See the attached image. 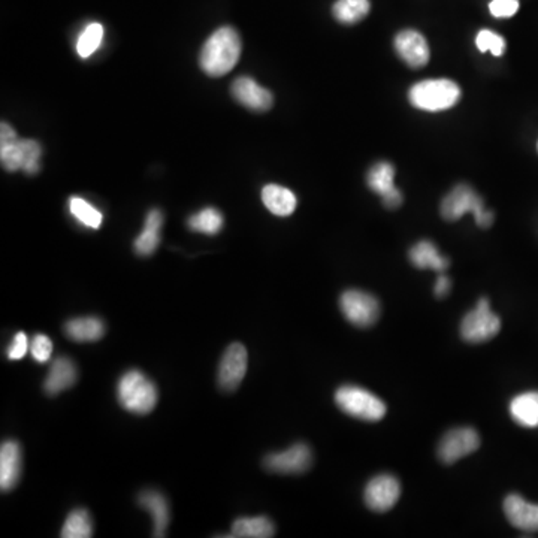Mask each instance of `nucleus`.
Listing matches in <instances>:
<instances>
[{
    "instance_id": "obj_1",
    "label": "nucleus",
    "mask_w": 538,
    "mask_h": 538,
    "mask_svg": "<svg viewBox=\"0 0 538 538\" xmlns=\"http://www.w3.org/2000/svg\"><path fill=\"white\" fill-rule=\"evenodd\" d=\"M241 56V39L232 27H220L206 39L199 56L202 70L210 77L229 74Z\"/></svg>"
},
{
    "instance_id": "obj_2",
    "label": "nucleus",
    "mask_w": 538,
    "mask_h": 538,
    "mask_svg": "<svg viewBox=\"0 0 538 538\" xmlns=\"http://www.w3.org/2000/svg\"><path fill=\"white\" fill-rule=\"evenodd\" d=\"M441 217L446 222H458L465 214L471 213L476 218V223L483 229L492 227V211L485 210V204L480 195L467 183L455 185L441 201Z\"/></svg>"
},
{
    "instance_id": "obj_3",
    "label": "nucleus",
    "mask_w": 538,
    "mask_h": 538,
    "mask_svg": "<svg viewBox=\"0 0 538 538\" xmlns=\"http://www.w3.org/2000/svg\"><path fill=\"white\" fill-rule=\"evenodd\" d=\"M462 91L452 79H425L411 86L408 100L420 111H446L460 100Z\"/></svg>"
},
{
    "instance_id": "obj_4",
    "label": "nucleus",
    "mask_w": 538,
    "mask_h": 538,
    "mask_svg": "<svg viewBox=\"0 0 538 538\" xmlns=\"http://www.w3.org/2000/svg\"><path fill=\"white\" fill-rule=\"evenodd\" d=\"M117 398L121 407L133 415H147L156 407L159 394L150 378L141 371H128L117 385Z\"/></svg>"
},
{
    "instance_id": "obj_5",
    "label": "nucleus",
    "mask_w": 538,
    "mask_h": 538,
    "mask_svg": "<svg viewBox=\"0 0 538 538\" xmlns=\"http://www.w3.org/2000/svg\"><path fill=\"white\" fill-rule=\"evenodd\" d=\"M335 403L345 415L365 422H378L386 415V404L364 387L347 385L335 394Z\"/></svg>"
},
{
    "instance_id": "obj_6",
    "label": "nucleus",
    "mask_w": 538,
    "mask_h": 538,
    "mask_svg": "<svg viewBox=\"0 0 538 538\" xmlns=\"http://www.w3.org/2000/svg\"><path fill=\"white\" fill-rule=\"evenodd\" d=\"M501 331V319L491 310L490 300L481 298L476 309L465 314L460 322V337L469 344H481L497 337Z\"/></svg>"
},
{
    "instance_id": "obj_7",
    "label": "nucleus",
    "mask_w": 538,
    "mask_h": 538,
    "mask_svg": "<svg viewBox=\"0 0 538 538\" xmlns=\"http://www.w3.org/2000/svg\"><path fill=\"white\" fill-rule=\"evenodd\" d=\"M340 309L345 319L358 328H371L380 319V302L371 293L350 289L340 298Z\"/></svg>"
},
{
    "instance_id": "obj_8",
    "label": "nucleus",
    "mask_w": 538,
    "mask_h": 538,
    "mask_svg": "<svg viewBox=\"0 0 538 538\" xmlns=\"http://www.w3.org/2000/svg\"><path fill=\"white\" fill-rule=\"evenodd\" d=\"M479 446L480 437L474 427H455L444 434L437 448V457L443 464L452 465L476 452Z\"/></svg>"
},
{
    "instance_id": "obj_9",
    "label": "nucleus",
    "mask_w": 538,
    "mask_h": 538,
    "mask_svg": "<svg viewBox=\"0 0 538 538\" xmlns=\"http://www.w3.org/2000/svg\"><path fill=\"white\" fill-rule=\"evenodd\" d=\"M366 185L374 194L382 197L387 210H396L403 206V194L395 185V168L389 162H377L366 174Z\"/></svg>"
},
{
    "instance_id": "obj_10",
    "label": "nucleus",
    "mask_w": 538,
    "mask_h": 538,
    "mask_svg": "<svg viewBox=\"0 0 538 538\" xmlns=\"http://www.w3.org/2000/svg\"><path fill=\"white\" fill-rule=\"evenodd\" d=\"M311 464V448L305 443L293 444L284 452L269 453L263 460L265 469L276 474H302Z\"/></svg>"
},
{
    "instance_id": "obj_11",
    "label": "nucleus",
    "mask_w": 538,
    "mask_h": 538,
    "mask_svg": "<svg viewBox=\"0 0 538 538\" xmlns=\"http://www.w3.org/2000/svg\"><path fill=\"white\" fill-rule=\"evenodd\" d=\"M399 497L401 485L398 479L392 474H380L371 479L364 492L366 506L377 513H385L394 509Z\"/></svg>"
},
{
    "instance_id": "obj_12",
    "label": "nucleus",
    "mask_w": 538,
    "mask_h": 538,
    "mask_svg": "<svg viewBox=\"0 0 538 538\" xmlns=\"http://www.w3.org/2000/svg\"><path fill=\"white\" fill-rule=\"evenodd\" d=\"M247 364L248 354L246 347L239 343L230 344L218 365V386L222 387L223 391H237L246 377Z\"/></svg>"
},
{
    "instance_id": "obj_13",
    "label": "nucleus",
    "mask_w": 538,
    "mask_h": 538,
    "mask_svg": "<svg viewBox=\"0 0 538 538\" xmlns=\"http://www.w3.org/2000/svg\"><path fill=\"white\" fill-rule=\"evenodd\" d=\"M42 147L33 140H20L16 147L8 152L0 153V162L9 173L23 171L27 175H35L39 171Z\"/></svg>"
},
{
    "instance_id": "obj_14",
    "label": "nucleus",
    "mask_w": 538,
    "mask_h": 538,
    "mask_svg": "<svg viewBox=\"0 0 538 538\" xmlns=\"http://www.w3.org/2000/svg\"><path fill=\"white\" fill-rule=\"evenodd\" d=\"M395 51L406 65L420 69L429 62V46L427 37L415 29L401 30L395 37Z\"/></svg>"
},
{
    "instance_id": "obj_15",
    "label": "nucleus",
    "mask_w": 538,
    "mask_h": 538,
    "mask_svg": "<svg viewBox=\"0 0 538 538\" xmlns=\"http://www.w3.org/2000/svg\"><path fill=\"white\" fill-rule=\"evenodd\" d=\"M230 93L237 102L251 111H268L274 105V96L271 91L267 90L250 77H239L235 79Z\"/></svg>"
},
{
    "instance_id": "obj_16",
    "label": "nucleus",
    "mask_w": 538,
    "mask_h": 538,
    "mask_svg": "<svg viewBox=\"0 0 538 538\" xmlns=\"http://www.w3.org/2000/svg\"><path fill=\"white\" fill-rule=\"evenodd\" d=\"M504 513L514 528L525 533H538V504L528 502L521 495L512 493L504 500Z\"/></svg>"
},
{
    "instance_id": "obj_17",
    "label": "nucleus",
    "mask_w": 538,
    "mask_h": 538,
    "mask_svg": "<svg viewBox=\"0 0 538 538\" xmlns=\"http://www.w3.org/2000/svg\"><path fill=\"white\" fill-rule=\"evenodd\" d=\"M21 476V448L16 441H5L0 448V490L16 488Z\"/></svg>"
},
{
    "instance_id": "obj_18",
    "label": "nucleus",
    "mask_w": 538,
    "mask_h": 538,
    "mask_svg": "<svg viewBox=\"0 0 538 538\" xmlns=\"http://www.w3.org/2000/svg\"><path fill=\"white\" fill-rule=\"evenodd\" d=\"M79 378V371L74 362L68 358H58L49 366L48 374L44 382V391L54 396L74 386Z\"/></svg>"
},
{
    "instance_id": "obj_19",
    "label": "nucleus",
    "mask_w": 538,
    "mask_h": 538,
    "mask_svg": "<svg viewBox=\"0 0 538 538\" xmlns=\"http://www.w3.org/2000/svg\"><path fill=\"white\" fill-rule=\"evenodd\" d=\"M408 258L417 269H432L441 274L450 267V260L441 255L436 244L427 239L411 247Z\"/></svg>"
},
{
    "instance_id": "obj_20",
    "label": "nucleus",
    "mask_w": 538,
    "mask_h": 538,
    "mask_svg": "<svg viewBox=\"0 0 538 538\" xmlns=\"http://www.w3.org/2000/svg\"><path fill=\"white\" fill-rule=\"evenodd\" d=\"M262 202L269 213L279 217H288L295 213L296 204H298L292 190L279 185H268L263 187Z\"/></svg>"
},
{
    "instance_id": "obj_21",
    "label": "nucleus",
    "mask_w": 538,
    "mask_h": 538,
    "mask_svg": "<svg viewBox=\"0 0 538 538\" xmlns=\"http://www.w3.org/2000/svg\"><path fill=\"white\" fill-rule=\"evenodd\" d=\"M66 337L77 343H95L105 335V325L98 317H77L66 322Z\"/></svg>"
},
{
    "instance_id": "obj_22",
    "label": "nucleus",
    "mask_w": 538,
    "mask_h": 538,
    "mask_svg": "<svg viewBox=\"0 0 538 538\" xmlns=\"http://www.w3.org/2000/svg\"><path fill=\"white\" fill-rule=\"evenodd\" d=\"M138 502L142 509L152 514L154 537H164L169 525V506L164 495L156 491H145L141 493Z\"/></svg>"
},
{
    "instance_id": "obj_23",
    "label": "nucleus",
    "mask_w": 538,
    "mask_h": 538,
    "mask_svg": "<svg viewBox=\"0 0 538 538\" xmlns=\"http://www.w3.org/2000/svg\"><path fill=\"white\" fill-rule=\"evenodd\" d=\"M164 227V214L152 210L145 218L144 229L135 239V251L140 256H150L161 244V229Z\"/></svg>"
},
{
    "instance_id": "obj_24",
    "label": "nucleus",
    "mask_w": 538,
    "mask_h": 538,
    "mask_svg": "<svg viewBox=\"0 0 538 538\" xmlns=\"http://www.w3.org/2000/svg\"><path fill=\"white\" fill-rule=\"evenodd\" d=\"M510 416L521 427H537L538 392H526L512 399Z\"/></svg>"
},
{
    "instance_id": "obj_25",
    "label": "nucleus",
    "mask_w": 538,
    "mask_h": 538,
    "mask_svg": "<svg viewBox=\"0 0 538 538\" xmlns=\"http://www.w3.org/2000/svg\"><path fill=\"white\" fill-rule=\"evenodd\" d=\"M276 535V526L271 519L265 516L258 518H239L232 525L234 538H269Z\"/></svg>"
},
{
    "instance_id": "obj_26",
    "label": "nucleus",
    "mask_w": 538,
    "mask_h": 538,
    "mask_svg": "<svg viewBox=\"0 0 538 538\" xmlns=\"http://www.w3.org/2000/svg\"><path fill=\"white\" fill-rule=\"evenodd\" d=\"M370 0H337L332 14L343 25H356L370 14Z\"/></svg>"
},
{
    "instance_id": "obj_27",
    "label": "nucleus",
    "mask_w": 538,
    "mask_h": 538,
    "mask_svg": "<svg viewBox=\"0 0 538 538\" xmlns=\"http://www.w3.org/2000/svg\"><path fill=\"white\" fill-rule=\"evenodd\" d=\"M63 538H90L93 535V522L86 509L70 512L62 528Z\"/></svg>"
},
{
    "instance_id": "obj_28",
    "label": "nucleus",
    "mask_w": 538,
    "mask_h": 538,
    "mask_svg": "<svg viewBox=\"0 0 538 538\" xmlns=\"http://www.w3.org/2000/svg\"><path fill=\"white\" fill-rule=\"evenodd\" d=\"M187 225L190 229L199 232V234L216 235L222 230L223 216L220 211L208 206V208H204L199 213L194 214L189 218Z\"/></svg>"
},
{
    "instance_id": "obj_29",
    "label": "nucleus",
    "mask_w": 538,
    "mask_h": 538,
    "mask_svg": "<svg viewBox=\"0 0 538 538\" xmlns=\"http://www.w3.org/2000/svg\"><path fill=\"white\" fill-rule=\"evenodd\" d=\"M70 214L84 227L99 229L103 222V216L95 206L84 201L82 197L72 196L69 199Z\"/></svg>"
},
{
    "instance_id": "obj_30",
    "label": "nucleus",
    "mask_w": 538,
    "mask_h": 538,
    "mask_svg": "<svg viewBox=\"0 0 538 538\" xmlns=\"http://www.w3.org/2000/svg\"><path fill=\"white\" fill-rule=\"evenodd\" d=\"M103 33H105L103 26L99 23L87 26L77 42V53L79 58H90L91 54H95L96 49L102 44Z\"/></svg>"
},
{
    "instance_id": "obj_31",
    "label": "nucleus",
    "mask_w": 538,
    "mask_h": 538,
    "mask_svg": "<svg viewBox=\"0 0 538 538\" xmlns=\"http://www.w3.org/2000/svg\"><path fill=\"white\" fill-rule=\"evenodd\" d=\"M476 47L480 53L491 51L495 58H501L502 54L506 53L507 44L501 35L492 30L483 29L477 33Z\"/></svg>"
},
{
    "instance_id": "obj_32",
    "label": "nucleus",
    "mask_w": 538,
    "mask_h": 538,
    "mask_svg": "<svg viewBox=\"0 0 538 538\" xmlns=\"http://www.w3.org/2000/svg\"><path fill=\"white\" fill-rule=\"evenodd\" d=\"M30 353H32L35 361L39 362V364H46L53 354V343L47 335L37 333L30 342Z\"/></svg>"
},
{
    "instance_id": "obj_33",
    "label": "nucleus",
    "mask_w": 538,
    "mask_h": 538,
    "mask_svg": "<svg viewBox=\"0 0 538 538\" xmlns=\"http://www.w3.org/2000/svg\"><path fill=\"white\" fill-rule=\"evenodd\" d=\"M490 11L495 18H510L519 11V0H492Z\"/></svg>"
},
{
    "instance_id": "obj_34",
    "label": "nucleus",
    "mask_w": 538,
    "mask_h": 538,
    "mask_svg": "<svg viewBox=\"0 0 538 538\" xmlns=\"http://www.w3.org/2000/svg\"><path fill=\"white\" fill-rule=\"evenodd\" d=\"M29 352V340L25 332L16 333L14 337L13 343L9 345L8 358L9 361H20L25 358Z\"/></svg>"
},
{
    "instance_id": "obj_35",
    "label": "nucleus",
    "mask_w": 538,
    "mask_h": 538,
    "mask_svg": "<svg viewBox=\"0 0 538 538\" xmlns=\"http://www.w3.org/2000/svg\"><path fill=\"white\" fill-rule=\"evenodd\" d=\"M450 289H452V280L448 279V276H444V272L438 274V279H437L436 286H434V293H436L437 298L441 300V298H446L450 292Z\"/></svg>"
},
{
    "instance_id": "obj_36",
    "label": "nucleus",
    "mask_w": 538,
    "mask_h": 538,
    "mask_svg": "<svg viewBox=\"0 0 538 538\" xmlns=\"http://www.w3.org/2000/svg\"><path fill=\"white\" fill-rule=\"evenodd\" d=\"M537 150H538V144H537Z\"/></svg>"
}]
</instances>
